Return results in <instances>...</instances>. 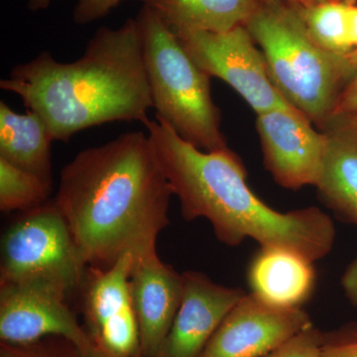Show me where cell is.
Segmentation results:
<instances>
[{
	"label": "cell",
	"mask_w": 357,
	"mask_h": 357,
	"mask_svg": "<svg viewBox=\"0 0 357 357\" xmlns=\"http://www.w3.org/2000/svg\"><path fill=\"white\" fill-rule=\"evenodd\" d=\"M172 188L147 132L82 150L63 168L55 202L89 267L157 255Z\"/></svg>",
	"instance_id": "obj_1"
},
{
	"label": "cell",
	"mask_w": 357,
	"mask_h": 357,
	"mask_svg": "<svg viewBox=\"0 0 357 357\" xmlns=\"http://www.w3.org/2000/svg\"><path fill=\"white\" fill-rule=\"evenodd\" d=\"M144 126L185 220H208L225 245L252 238L261 248L287 249L312 263L331 252L335 225L324 211H275L251 191L243 162L229 148L203 151L157 119Z\"/></svg>",
	"instance_id": "obj_2"
},
{
	"label": "cell",
	"mask_w": 357,
	"mask_h": 357,
	"mask_svg": "<svg viewBox=\"0 0 357 357\" xmlns=\"http://www.w3.org/2000/svg\"><path fill=\"white\" fill-rule=\"evenodd\" d=\"M0 89L20 96L55 141L109 122L144 124L153 109L135 18L95 33L83 56L59 62L49 52L15 66Z\"/></svg>",
	"instance_id": "obj_3"
},
{
	"label": "cell",
	"mask_w": 357,
	"mask_h": 357,
	"mask_svg": "<svg viewBox=\"0 0 357 357\" xmlns=\"http://www.w3.org/2000/svg\"><path fill=\"white\" fill-rule=\"evenodd\" d=\"M244 26L262 51L275 88L323 131L356 72L351 55L330 53L314 43L287 2H262Z\"/></svg>",
	"instance_id": "obj_4"
},
{
	"label": "cell",
	"mask_w": 357,
	"mask_h": 357,
	"mask_svg": "<svg viewBox=\"0 0 357 357\" xmlns=\"http://www.w3.org/2000/svg\"><path fill=\"white\" fill-rule=\"evenodd\" d=\"M157 121L203 151L227 149L211 79L150 7L136 16Z\"/></svg>",
	"instance_id": "obj_5"
},
{
	"label": "cell",
	"mask_w": 357,
	"mask_h": 357,
	"mask_svg": "<svg viewBox=\"0 0 357 357\" xmlns=\"http://www.w3.org/2000/svg\"><path fill=\"white\" fill-rule=\"evenodd\" d=\"M88 264L55 199L22 211L1 238L0 284H51L82 290Z\"/></svg>",
	"instance_id": "obj_6"
},
{
	"label": "cell",
	"mask_w": 357,
	"mask_h": 357,
	"mask_svg": "<svg viewBox=\"0 0 357 357\" xmlns=\"http://www.w3.org/2000/svg\"><path fill=\"white\" fill-rule=\"evenodd\" d=\"M175 34L206 74L229 84L256 114L289 105L272 83L262 51L245 26L222 33Z\"/></svg>",
	"instance_id": "obj_7"
},
{
	"label": "cell",
	"mask_w": 357,
	"mask_h": 357,
	"mask_svg": "<svg viewBox=\"0 0 357 357\" xmlns=\"http://www.w3.org/2000/svg\"><path fill=\"white\" fill-rule=\"evenodd\" d=\"M64 289L39 282L0 284V340L26 344L48 337L67 338L86 357H107L91 340L68 305Z\"/></svg>",
	"instance_id": "obj_8"
},
{
	"label": "cell",
	"mask_w": 357,
	"mask_h": 357,
	"mask_svg": "<svg viewBox=\"0 0 357 357\" xmlns=\"http://www.w3.org/2000/svg\"><path fill=\"white\" fill-rule=\"evenodd\" d=\"M133 265L134 258L128 255L107 268L89 267L82 287L84 328L107 357H141L130 292Z\"/></svg>",
	"instance_id": "obj_9"
},
{
	"label": "cell",
	"mask_w": 357,
	"mask_h": 357,
	"mask_svg": "<svg viewBox=\"0 0 357 357\" xmlns=\"http://www.w3.org/2000/svg\"><path fill=\"white\" fill-rule=\"evenodd\" d=\"M256 130L263 160L275 182L285 189L316 185L326 149V134L291 105L257 114Z\"/></svg>",
	"instance_id": "obj_10"
},
{
	"label": "cell",
	"mask_w": 357,
	"mask_h": 357,
	"mask_svg": "<svg viewBox=\"0 0 357 357\" xmlns=\"http://www.w3.org/2000/svg\"><path fill=\"white\" fill-rule=\"evenodd\" d=\"M311 326L301 307L272 306L255 294H244L199 357H265Z\"/></svg>",
	"instance_id": "obj_11"
},
{
	"label": "cell",
	"mask_w": 357,
	"mask_h": 357,
	"mask_svg": "<svg viewBox=\"0 0 357 357\" xmlns=\"http://www.w3.org/2000/svg\"><path fill=\"white\" fill-rule=\"evenodd\" d=\"M183 280L182 302L155 357L201 356L222 319L245 294L198 271L184 272Z\"/></svg>",
	"instance_id": "obj_12"
},
{
	"label": "cell",
	"mask_w": 357,
	"mask_h": 357,
	"mask_svg": "<svg viewBox=\"0 0 357 357\" xmlns=\"http://www.w3.org/2000/svg\"><path fill=\"white\" fill-rule=\"evenodd\" d=\"M184 280L158 255L134 261L130 292L139 326L141 357H155L182 302Z\"/></svg>",
	"instance_id": "obj_13"
},
{
	"label": "cell",
	"mask_w": 357,
	"mask_h": 357,
	"mask_svg": "<svg viewBox=\"0 0 357 357\" xmlns=\"http://www.w3.org/2000/svg\"><path fill=\"white\" fill-rule=\"evenodd\" d=\"M251 293L280 307H301L316 284L312 262L304 256L279 248H261L248 269Z\"/></svg>",
	"instance_id": "obj_14"
},
{
	"label": "cell",
	"mask_w": 357,
	"mask_h": 357,
	"mask_svg": "<svg viewBox=\"0 0 357 357\" xmlns=\"http://www.w3.org/2000/svg\"><path fill=\"white\" fill-rule=\"evenodd\" d=\"M323 131L325 155L314 187L324 203L357 225V132L335 121Z\"/></svg>",
	"instance_id": "obj_15"
},
{
	"label": "cell",
	"mask_w": 357,
	"mask_h": 357,
	"mask_svg": "<svg viewBox=\"0 0 357 357\" xmlns=\"http://www.w3.org/2000/svg\"><path fill=\"white\" fill-rule=\"evenodd\" d=\"M50 130L38 114L14 112L0 102V159L38 176L53 185Z\"/></svg>",
	"instance_id": "obj_16"
},
{
	"label": "cell",
	"mask_w": 357,
	"mask_h": 357,
	"mask_svg": "<svg viewBox=\"0 0 357 357\" xmlns=\"http://www.w3.org/2000/svg\"><path fill=\"white\" fill-rule=\"evenodd\" d=\"M173 32L229 31L244 25L262 0H141Z\"/></svg>",
	"instance_id": "obj_17"
},
{
	"label": "cell",
	"mask_w": 357,
	"mask_h": 357,
	"mask_svg": "<svg viewBox=\"0 0 357 357\" xmlns=\"http://www.w3.org/2000/svg\"><path fill=\"white\" fill-rule=\"evenodd\" d=\"M356 0H328L310 6H292L307 34L324 50L340 56L354 52L351 41V7Z\"/></svg>",
	"instance_id": "obj_18"
},
{
	"label": "cell",
	"mask_w": 357,
	"mask_h": 357,
	"mask_svg": "<svg viewBox=\"0 0 357 357\" xmlns=\"http://www.w3.org/2000/svg\"><path fill=\"white\" fill-rule=\"evenodd\" d=\"M53 185L38 176L0 159V210H31L48 202Z\"/></svg>",
	"instance_id": "obj_19"
},
{
	"label": "cell",
	"mask_w": 357,
	"mask_h": 357,
	"mask_svg": "<svg viewBox=\"0 0 357 357\" xmlns=\"http://www.w3.org/2000/svg\"><path fill=\"white\" fill-rule=\"evenodd\" d=\"M0 357H86L74 342L48 337L26 344H0Z\"/></svg>",
	"instance_id": "obj_20"
},
{
	"label": "cell",
	"mask_w": 357,
	"mask_h": 357,
	"mask_svg": "<svg viewBox=\"0 0 357 357\" xmlns=\"http://www.w3.org/2000/svg\"><path fill=\"white\" fill-rule=\"evenodd\" d=\"M54 0H27V7L32 11L44 10ZM124 0H77L73 20L76 24L86 25L105 17L112 9Z\"/></svg>",
	"instance_id": "obj_21"
},
{
	"label": "cell",
	"mask_w": 357,
	"mask_h": 357,
	"mask_svg": "<svg viewBox=\"0 0 357 357\" xmlns=\"http://www.w3.org/2000/svg\"><path fill=\"white\" fill-rule=\"evenodd\" d=\"M323 337L324 333L309 326L265 357H323Z\"/></svg>",
	"instance_id": "obj_22"
},
{
	"label": "cell",
	"mask_w": 357,
	"mask_h": 357,
	"mask_svg": "<svg viewBox=\"0 0 357 357\" xmlns=\"http://www.w3.org/2000/svg\"><path fill=\"white\" fill-rule=\"evenodd\" d=\"M323 357H357V326L324 333Z\"/></svg>",
	"instance_id": "obj_23"
},
{
	"label": "cell",
	"mask_w": 357,
	"mask_h": 357,
	"mask_svg": "<svg viewBox=\"0 0 357 357\" xmlns=\"http://www.w3.org/2000/svg\"><path fill=\"white\" fill-rule=\"evenodd\" d=\"M351 57L356 64V72L338 96L332 119L357 115V54L351 53Z\"/></svg>",
	"instance_id": "obj_24"
},
{
	"label": "cell",
	"mask_w": 357,
	"mask_h": 357,
	"mask_svg": "<svg viewBox=\"0 0 357 357\" xmlns=\"http://www.w3.org/2000/svg\"><path fill=\"white\" fill-rule=\"evenodd\" d=\"M342 285L347 297L357 307V255L345 270Z\"/></svg>",
	"instance_id": "obj_25"
},
{
	"label": "cell",
	"mask_w": 357,
	"mask_h": 357,
	"mask_svg": "<svg viewBox=\"0 0 357 357\" xmlns=\"http://www.w3.org/2000/svg\"><path fill=\"white\" fill-rule=\"evenodd\" d=\"M351 31L352 45H354L352 53L357 54V1L351 7Z\"/></svg>",
	"instance_id": "obj_26"
},
{
	"label": "cell",
	"mask_w": 357,
	"mask_h": 357,
	"mask_svg": "<svg viewBox=\"0 0 357 357\" xmlns=\"http://www.w3.org/2000/svg\"><path fill=\"white\" fill-rule=\"evenodd\" d=\"M263 2L284 1L296 6H310L314 4L321 3L328 0H262Z\"/></svg>",
	"instance_id": "obj_27"
},
{
	"label": "cell",
	"mask_w": 357,
	"mask_h": 357,
	"mask_svg": "<svg viewBox=\"0 0 357 357\" xmlns=\"http://www.w3.org/2000/svg\"><path fill=\"white\" fill-rule=\"evenodd\" d=\"M332 121L340 122V123L344 124V126H347V128L354 129V130H356L357 132V115L356 116L342 117V119H332Z\"/></svg>",
	"instance_id": "obj_28"
}]
</instances>
